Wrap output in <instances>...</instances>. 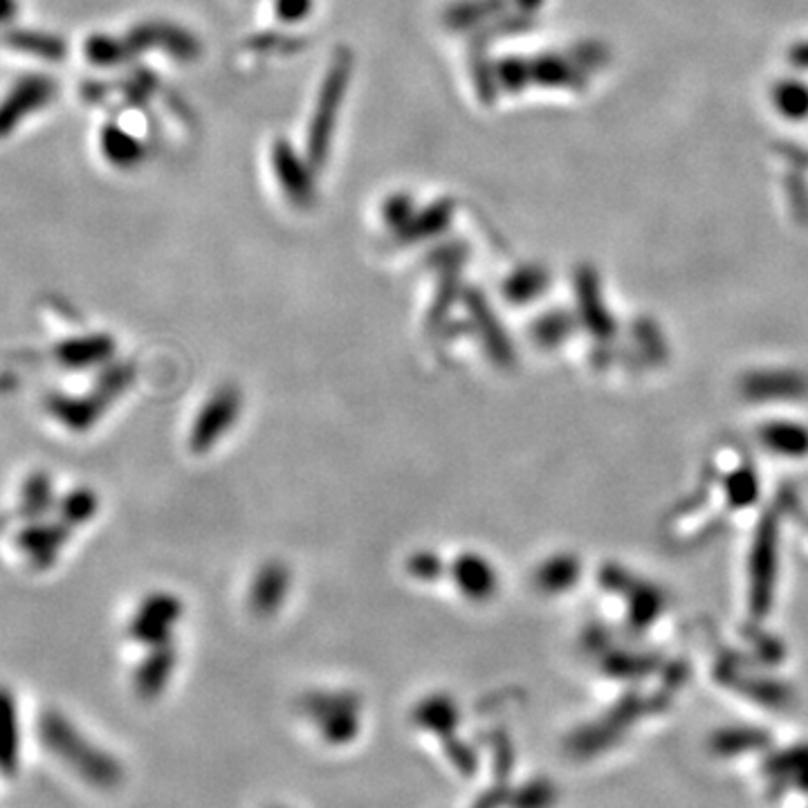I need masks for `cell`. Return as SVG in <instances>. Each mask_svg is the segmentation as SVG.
Returning a JSON list of instances; mask_svg holds the SVG:
<instances>
[{"mask_svg":"<svg viewBox=\"0 0 808 808\" xmlns=\"http://www.w3.org/2000/svg\"><path fill=\"white\" fill-rule=\"evenodd\" d=\"M43 741L83 781L104 790L122 784L124 772L120 761L83 739V735L61 717H48L43 721Z\"/></svg>","mask_w":808,"mask_h":808,"instance_id":"cell-1","label":"cell"},{"mask_svg":"<svg viewBox=\"0 0 808 808\" xmlns=\"http://www.w3.org/2000/svg\"><path fill=\"white\" fill-rule=\"evenodd\" d=\"M306 713L331 746H349L360 735V705L351 694H317L306 703Z\"/></svg>","mask_w":808,"mask_h":808,"instance_id":"cell-2","label":"cell"},{"mask_svg":"<svg viewBox=\"0 0 808 808\" xmlns=\"http://www.w3.org/2000/svg\"><path fill=\"white\" fill-rule=\"evenodd\" d=\"M52 99V83L43 77L23 79L12 88V92L0 104V138H6L23 122L28 115L46 107Z\"/></svg>","mask_w":808,"mask_h":808,"instance_id":"cell-3","label":"cell"},{"mask_svg":"<svg viewBox=\"0 0 808 808\" xmlns=\"http://www.w3.org/2000/svg\"><path fill=\"white\" fill-rule=\"evenodd\" d=\"M806 391H808L806 377H801L795 371H784V368L757 371L744 380V393L750 400H759V402L795 400V397H804Z\"/></svg>","mask_w":808,"mask_h":808,"instance_id":"cell-4","label":"cell"},{"mask_svg":"<svg viewBox=\"0 0 808 808\" xmlns=\"http://www.w3.org/2000/svg\"><path fill=\"white\" fill-rule=\"evenodd\" d=\"M414 717L423 730L445 737L447 733L452 735L458 726V707L447 696H432L416 707Z\"/></svg>","mask_w":808,"mask_h":808,"instance_id":"cell-5","label":"cell"},{"mask_svg":"<svg viewBox=\"0 0 808 808\" xmlns=\"http://www.w3.org/2000/svg\"><path fill=\"white\" fill-rule=\"evenodd\" d=\"M764 445L781 456L808 454V430L797 423H768L761 430Z\"/></svg>","mask_w":808,"mask_h":808,"instance_id":"cell-6","label":"cell"},{"mask_svg":"<svg viewBox=\"0 0 808 808\" xmlns=\"http://www.w3.org/2000/svg\"><path fill=\"white\" fill-rule=\"evenodd\" d=\"M19 730L14 710L8 698H0V770L3 775H14L19 766Z\"/></svg>","mask_w":808,"mask_h":808,"instance_id":"cell-7","label":"cell"},{"mask_svg":"<svg viewBox=\"0 0 808 808\" xmlns=\"http://www.w3.org/2000/svg\"><path fill=\"white\" fill-rule=\"evenodd\" d=\"M544 573H551V575H544L542 582L551 588H562L566 584H570L573 579H577V564H573L570 559H557L553 564H548V568Z\"/></svg>","mask_w":808,"mask_h":808,"instance_id":"cell-8","label":"cell"}]
</instances>
